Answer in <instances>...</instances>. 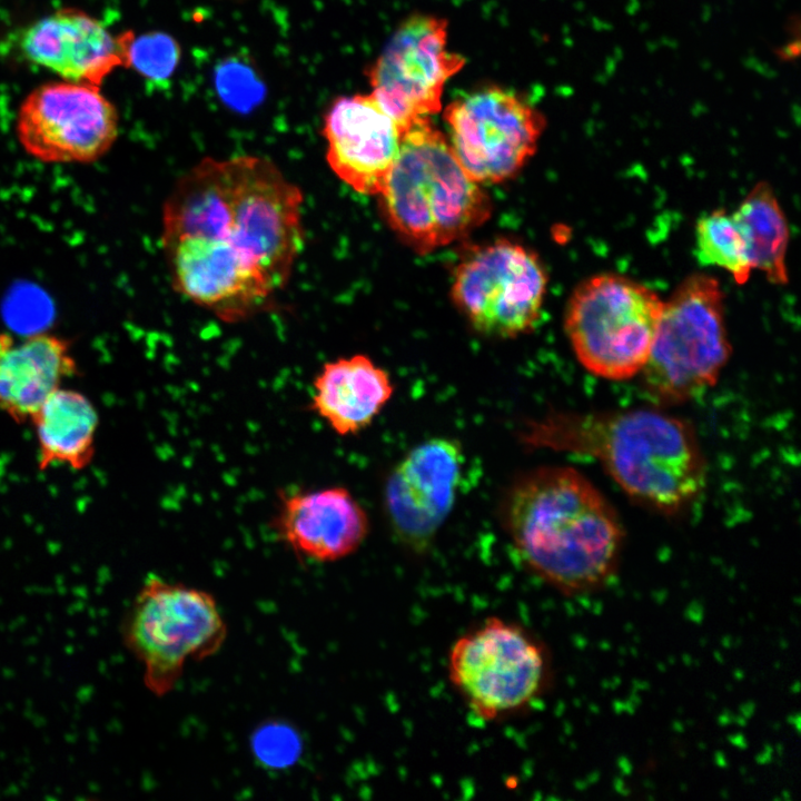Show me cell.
Returning a JSON list of instances; mask_svg holds the SVG:
<instances>
[{
    "label": "cell",
    "instance_id": "cell-13",
    "mask_svg": "<svg viewBox=\"0 0 801 801\" xmlns=\"http://www.w3.org/2000/svg\"><path fill=\"white\" fill-rule=\"evenodd\" d=\"M463 465L457 441L433 437L413 447L387 477L385 511L392 530L412 551H425L449 515Z\"/></svg>",
    "mask_w": 801,
    "mask_h": 801
},
{
    "label": "cell",
    "instance_id": "cell-10",
    "mask_svg": "<svg viewBox=\"0 0 801 801\" xmlns=\"http://www.w3.org/2000/svg\"><path fill=\"white\" fill-rule=\"evenodd\" d=\"M444 120L455 157L478 184L515 176L534 155L544 128L543 116L525 98L493 86L451 101Z\"/></svg>",
    "mask_w": 801,
    "mask_h": 801
},
{
    "label": "cell",
    "instance_id": "cell-15",
    "mask_svg": "<svg viewBox=\"0 0 801 801\" xmlns=\"http://www.w3.org/2000/svg\"><path fill=\"white\" fill-rule=\"evenodd\" d=\"M135 34H112L99 20L75 8H61L23 32L21 49L32 62L68 81L98 87L118 67L128 68Z\"/></svg>",
    "mask_w": 801,
    "mask_h": 801
},
{
    "label": "cell",
    "instance_id": "cell-12",
    "mask_svg": "<svg viewBox=\"0 0 801 801\" xmlns=\"http://www.w3.org/2000/svg\"><path fill=\"white\" fill-rule=\"evenodd\" d=\"M464 63L447 49L446 20L416 14L402 22L367 70L370 93L403 135L441 110L444 86Z\"/></svg>",
    "mask_w": 801,
    "mask_h": 801
},
{
    "label": "cell",
    "instance_id": "cell-20",
    "mask_svg": "<svg viewBox=\"0 0 801 801\" xmlns=\"http://www.w3.org/2000/svg\"><path fill=\"white\" fill-rule=\"evenodd\" d=\"M732 216L745 241L752 269L762 271L772 284L785 285L789 228L771 186L755 185Z\"/></svg>",
    "mask_w": 801,
    "mask_h": 801
},
{
    "label": "cell",
    "instance_id": "cell-24",
    "mask_svg": "<svg viewBox=\"0 0 801 801\" xmlns=\"http://www.w3.org/2000/svg\"><path fill=\"white\" fill-rule=\"evenodd\" d=\"M267 731L258 736L257 746L259 755L263 759L274 760L277 756L279 760H284V755H287L285 746L293 748L291 735L286 739V731L284 729L269 728Z\"/></svg>",
    "mask_w": 801,
    "mask_h": 801
},
{
    "label": "cell",
    "instance_id": "cell-16",
    "mask_svg": "<svg viewBox=\"0 0 801 801\" xmlns=\"http://www.w3.org/2000/svg\"><path fill=\"white\" fill-rule=\"evenodd\" d=\"M271 526L295 554L319 563L349 556L369 532L365 510L342 486L284 494Z\"/></svg>",
    "mask_w": 801,
    "mask_h": 801
},
{
    "label": "cell",
    "instance_id": "cell-9",
    "mask_svg": "<svg viewBox=\"0 0 801 801\" xmlns=\"http://www.w3.org/2000/svg\"><path fill=\"white\" fill-rule=\"evenodd\" d=\"M546 286L545 269L532 250L510 240H495L459 263L452 297L474 329L508 338L533 328Z\"/></svg>",
    "mask_w": 801,
    "mask_h": 801
},
{
    "label": "cell",
    "instance_id": "cell-17",
    "mask_svg": "<svg viewBox=\"0 0 801 801\" xmlns=\"http://www.w3.org/2000/svg\"><path fill=\"white\" fill-rule=\"evenodd\" d=\"M79 374L68 339L49 332L0 334V411L30 421L62 383Z\"/></svg>",
    "mask_w": 801,
    "mask_h": 801
},
{
    "label": "cell",
    "instance_id": "cell-4",
    "mask_svg": "<svg viewBox=\"0 0 801 801\" xmlns=\"http://www.w3.org/2000/svg\"><path fill=\"white\" fill-rule=\"evenodd\" d=\"M379 196L392 228L422 251L464 238L491 212L488 196L429 118L403 132Z\"/></svg>",
    "mask_w": 801,
    "mask_h": 801
},
{
    "label": "cell",
    "instance_id": "cell-14",
    "mask_svg": "<svg viewBox=\"0 0 801 801\" xmlns=\"http://www.w3.org/2000/svg\"><path fill=\"white\" fill-rule=\"evenodd\" d=\"M326 159L334 174L365 195H379L399 150L402 132L372 95L340 97L324 117Z\"/></svg>",
    "mask_w": 801,
    "mask_h": 801
},
{
    "label": "cell",
    "instance_id": "cell-23",
    "mask_svg": "<svg viewBox=\"0 0 801 801\" xmlns=\"http://www.w3.org/2000/svg\"><path fill=\"white\" fill-rule=\"evenodd\" d=\"M216 87L225 102L239 110L257 105L265 92L263 83L248 66L231 61L217 70Z\"/></svg>",
    "mask_w": 801,
    "mask_h": 801
},
{
    "label": "cell",
    "instance_id": "cell-7",
    "mask_svg": "<svg viewBox=\"0 0 801 801\" xmlns=\"http://www.w3.org/2000/svg\"><path fill=\"white\" fill-rule=\"evenodd\" d=\"M655 291L616 274L587 278L572 293L564 329L581 365L621 380L641 373L662 315Z\"/></svg>",
    "mask_w": 801,
    "mask_h": 801
},
{
    "label": "cell",
    "instance_id": "cell-2",
    "mask_svg": "<svg viewBox=\"0 0 801 801\" xmlns=\"http://www.w3.org/2000/svg\"><path fill=\"white\" fill-rule=\"evenodd\" d=\"M522 562L565 595L603 589L617 572L623 532L607 500L581 473L544 466L517 476L500 507Z\"/></svg>",
    "mask_w": 801,
    "mask_h": 801
},
{
    "label": "cell",
    "instance_id": "cell-5",
    "mask_svg": "<svg viewBox=\"0 0 801 801\" xmlns=\"http://www.w3.org/2000/svg\"><path fill=\"white\" fill-rule=\"evenodd\" d=\"M123 641L144 668V683L156 696L178 684L189 662L220 650L227 624L212 594L148 574L126 614Z\"/></svg>",
    "mask_w": 801,
    "mask_h": 801
},
{
    "label": "cell",
    "instance_id": "cell-1",
    "mask_svg": "<svg viewBox=\"0 0 801 801\" xmlns=\"http://www.w3.org/2000/svg\"><path fill=\"white\" fill-rule=\"evenodd\" d=\"M303 194L270 160L205 158L162 208L174 287L216 314H256L288 281L304 245Z\"/></svg>",
    "mask_w": 801,
    "mask_h": 801
},
{
    "label": "cell",
    "instance_id": "cell-8",
    "mask_svg": "<svg viewBox=\"0 0 801 801\" xmlns=\"http://www.w3.org/2000/svg\"><path fill=\"white\" fill-rule=\"evenodd\" d=\"M448 679L467 708L491 721L534 703L551 679L543 643L518 623L491 616L452 644Z\"/></svg>",
    "mask_w": 801,
    "mask_h": 801
},
{
    "label": "cell",
    "instance_id": "cell-3",
    "mask_svg": "<svg viewBox=\"0 0 801 801\" xmlns=\"http://www.w3.org/2000/svg\"><path fill=\"white\" fill-rule=\"evenodd\" d=\"M541 442L594 457L633 500L665 514L686 507L705 478L693 429L656 409L558 414L540 426Z\"/></svg>",
    "mask_w": 801,
    "mask_h": 801
},
{
    "label": "cell",
    "instance_id": "cell-6",
    "mask_svg": "<svg viewBox=\"0 0 801 801\" xmlns=\"http://www.w3.org/2000/svg\"><path fill=\"white\" fill-rule=\"evenodd\" d=\"M730 348L719 281L704 274L691 275L663 304L641 370L645 386L660 402H685L716 382Z\"/></svg>",
    "mask_w": 801,
    "mask_h": 801
},
{
    "label": "cell",
    "instance_id": "cell-11",
    "mask_svg": "<svg viewBox=\"0 0 801 801\" xmlns=\"http://www.w3.org/2000/svg\"><path fill=\"white\" fill-rule=\"evenodd\" d=\"M118 132L113 103L98 87L72 81L34 88L16 121L23 150L44 164H92L111 149Z\"/></svg>",
    "mask_w": 801,
    "mask_h": 801
},
{
    "label": "cell",
    "instance_id": "cell-21",
    "mask_svg": "<svg viewBox=\"0 0 801 801\" xmlns=\"http://www.w3.org/2000/svg\"><path fill=\"white\" fill-rule=\"evenodd\" d=\"M694 254L702 266L725 269L739 285L745 284L753 270L743 236L732 214L724 209L698 219Z\"/></svg>",
    "mask_w": 801,
    "mask_h": 801
},
{
    "label": "cell",
    "instance_id": "cell-22",
    "mask_svg": "<svg viewBox=\"0 0 801 801\" xmlns=\"http://www.w3.org/2000/svg\"><path fill=\"white\" fill-rule=\"evenodd\" d=\"M180 59V47L169 34L149 32L134 37L128 50V68L145 78L164 81L171 77Z\"/></svg>",
    "mask_w": 801,
    "mask_h": 801
},
{
    "label": "cell",
    "instance_id": "cell-18",
    "mask_svg": "<svg viewBox=\"0 0 801 801\" xmlns=\"http://www.w3.org/2000/svg\"><path fill=\"white\" fill-rule=\"evenodd\" d=\"M393 393L388 373L356 354L323 366L313 380L309 407L337 435L349 436L367 428Z\"/></svg>",
    "mask_w": 801,
    "mask_h": 801
},
{
    "label": "cell",
    "instance_id": "cell-19",
    "mask_svg": "<svg viewBox=\"0 0 801 801\" xmlns=\"http://www.w3.org/2000/svg\"><path fill=\"white\" fill-rule=\"evenodd\" d=\"M29 422L37 438L40 471L59 465L82 471L91 464L99 415L85 394L61 386Z\"/></svg>",
    "mask_w": 801,
    "mask_h": 801
}]
</instances>
